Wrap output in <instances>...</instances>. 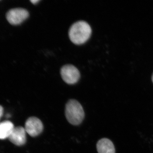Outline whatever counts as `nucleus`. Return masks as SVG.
Masks as SVG:
<instances>
[{
	"label": "nucleus",
	"mask_w": 153,
	"mask_h": 153,
	"mask_svg": "<svg viewBox=\"0 0 153 153\" xmlns=\"http://www.w3.org/2000/svg\"><path fill=\"white\" fill-rule=\"evenodd\" d=\"M91 30L87 22L79 21L71 25L68 32V36L73 44L80 45L84 44L91 36Z\"/></svg>",
	"instance_id": "f257e3e1"
},
{
	"label": "nucleus",
	"mask_w": 153,
	"mask_h": 153,
	"mask_svg": "<svg viewBox=\"0 0 153 153\" xmlns=\"http://www.w3.org/2000/svg\"><path fill=\"white\" fill-rule=\"evenodd\" d=\"M65 115L69 123L76 126L82 123L85 113L82 105L78 101L75 100H70L66 105Z\"/></svg>",
	"instance_id": "f03ea898"
},
{
	"label": "nucleus",
	"mask_w": 153,
	"mask_h": 153,
	"mask_svg": "<svg viewBox=\"0 0 153 153\" xmlns=\"http://www.w3.org/2000/svg\"><path fill=\"white\" fill-rule=\"evenodd\" d=\"M62 79L68 84H74L78 82L80 78V73L76 67L68 64L63 66L60 70Z\"/></svg>",
	"instance_id": "7ed1b4c3"
},
{
	"label": "nucleus",
	"mask_w": 153,
	"mask_h": 153,
	"mask_svg": "<svg viewBox=\"0 0 153 153\" xmlns=\"http://www.w3.org/2000/svg\"><path fill=\"white\" fill-rule=\"evenodd\" d=\"M29 16L28 11L23 8L12 9L7 14V20L11 25H20Z\"/></svg>",
	"instance_id": "20e7f679"
},
{
	"label": "nucleus",
	"mask_w": 153,
	"mask_h": 153,
	"mask_svg": "<svg viewBox=\"0 0 153 153\" xmlns=\"http://www.w3.org/2000/svg\"><path fill=\"white\" fill-rule=\"evenodd\" d=\"M26 132L30 136L36 137L41 133L44 129V125L40 119L35 117L29 118L25 125Z\"/></svg>",
	"instance_id": "39448f33"
},
{
	"label": "nucleus",
	"mask_w": 153,
	"mask_h": 153,
	"mask_svg": "<svg viewBox=\"0 0 153 153\" xmlns=\"http://www.w3.org/2000/svg\"><path fill=\"white\" fill-rule=\"evenodd\" d=\"M26 133L25 128L23 127H16L14 128L8 139L10 141L16 146H23L27 141Z\"/></svg>",
	"instance_id": "423d86ee"
},
{
	"label": "nucleus",
	"mask_w": 153,
	"mask_h": 153,
	"mask_svg": "<svg viewBox=\"0 0 153 153\" xmlns=\"http://www.w3.org/2000/svg\"><path fill=\"white\" fill-rule=\"evenodd\" d=\"M98 153H115L114 145L110 140L103 138L100 140L97 144Z\"/></svg>",
	"instance_id": "0eeeda50"
},
{
	"label": "nucleus",
	"mask_w": 153,
	"mask_h": 153,
	"mask_svg": "<svg viewBox=\"0 0 153 153\" xmlns=\"http://www.w3.org/2000/svg\"><path fill=\"white\" fill-rule=\"evenodd\" d=\"M14 128L13 124L10 121H4L0 123V139L8 138Z\"/></svg>",
	"instance_id": "6e6552de"
},
{
	"label": "nucleus",
	"mask_w": 153,
	"mask_h": 153,
	"mask_svg": "<svg viewBox=\"0 0 153 153\" xmlns=\"http://www.w3.org/2000/svg\"><path fill=\"white\" fill-rule=\"evenodd\" d=\"M3 112H4V109H3V108L0 105V119H1V118L2 117Z\"/></svg>",
	"instance_id": "1a4fd4ad"
},
{
	"label": "nucleus",
	"mask_w": 153,
	"mask_h": 153,
	"mask_svg": "<svg viewBox=\"0 0 153 153\" xmlns=\"http://www.w3.org/2000/svg\"><path fill=\"white\" fill-rule=\"evenodd\" d=\"M39 1H40L39 0H32V1H30V2L33 3L34 4H36L38 3Z\"/></svg>",
	"instance_id": "9d476101"
},
{
	"label": "nucleus",
	"mask_w": 153,
	"mask_h": 153,
	"mask_svg": "<svg viewBox=\"0 0 153 153\" xmlns=\"http://www.w3.org/2000/svg\"><path fill=\"white\" fill-rule=\"evenodd\" d=\"M10 114H7V115H6V117H10Z\"/></svg>",
	"instance_id": "9b49d317"
},
{
	"label": "nucleus",
	"mask_w": 153,
	"mask_h": 153,
	"mask_svg": "<svg viewBox=\"0 0 153 153\" xmlns=\"http://www.w3.org/2000/svg\"><path fill=\"white\" fill-rule=\"evenodd\" d=\"M152 81L153 82V74L152 76Z\"/></svg>",
	"instance_id": "f8f14e48"
}]
</instances>
